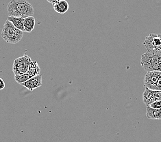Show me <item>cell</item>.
Masks as SVG:
<instances>
[{"mask_svg":"<svg viewBox=\"0 0 161 142\" xmlns=\"http://www.w3.org/2000/svg\"><path fill=\"white\" fill-rule=\"evenodd\" d=\"M8 17L25 18L34 16V10L32 5L27 0H11L7 5Z\"/></svg>","mask_w":161,"mask_h":142,"instance_id":"1","label":"cell"},{"mask_svg":"<svg viewBox=\"0 0 161 142\" xmlns=\"http://www.w3.org/2000/svg\"><path fill=\"white\" fill-rule=\"evenodd\" d=\"M161 71H148L147 72L144 77V86L147 87L149 89L153 90L155 84L158 81Z\"/></svg>","mask_w":161,"mask_h":142,"instance_id":"7","label":"cell"},{"mask_svg":"<svg viewBox=\"0 0 161 142\" xmlns=\"http://www.w3.org/2000/svg\"><path fill=\"white\" fill-rule=\"evenodd\" d=\"M32 60L26 54L15 59L13 64V71L14 75H19L26 73L28 71L29 64Z\"/></svg>","mask_w":161,"mask_h":142,"instance_id":"4","label":"cell"},{"mask_svg":"<svg viewBox=\"0 0 161 142\" xmlns=\"http://www.w3.org/2000/svg\"><path fill=\"white\" fill-rule=\"evenodd\" d=\"M143 101L146 106H149L156 101H161V90H150L145 87L143 94Z\"/></svg>","mask_w":161,"mask_h":142,"instance_id":"6","label":"cell"},{"mask_svg":"<svg viewBox=\"0 0 161 142\" xmlns=\"http://www.w3.org/2000/svg\"><path fill=\"white\" fill-rule=\"evenodd\" d=\"M24 21V32L30 33L32 32V30L34 29L35 27V18L33 16L23 18Z\"/></svg>","mask_w":161,"mask_h":142,"instance_id":"10","label":"cell"},{"mask_svg":"<svg viewBox=\"0 0 161 142\" xmlns=\"http://www.w3.org/2000/svg\"><path fill=\"white\" fill-rule=\"evenodd\" d=\"M47 1L48 2H49V3H51V2H52V0H47Z\"/></svg>","mask_w":161,"mask_h":142,"instance_id":"19","label":"cell"},{"mask_svg":"<svg viewBox=\"0 0 161 142\" xmlns=\"http://www.w3.org/2000/svg\"><path fill=\"white\" fill-rule=\"evenodd\" d=\"M149 107L153 109H161V101H156L149 105Z\"/></svg>","mask_w":161,"mask_h":142,"instance_id":"15","label":"cell"},{"mask_svg":"<svg viewBox=\"0 0 161 142\" xmlns=\"http://www.w3.org/2000/svg\"><path fill=\"white\" fill-rule=\"evenodd\" d=\"M6 87V83L4 82V81L3 79L0 77V90H3Z\"/></svg>","mask_w":161,"mask_h":142,"instance_id":"17","label":"cell"},{"mask_svg":"<svg viewBox=\"0 0 161 142\" xmlns=\"http://www.w3.org/2000/svg\"><path fill=\"white\" fill-rule=\"evenodd\" d=\"M141 66L147 72L158 71V51H147L143 53L141 56Z\"/></svg>","mask_w":161,"mask_h":142,"instance_id":"3","label":"cell"},{"mask_svg":"<svg viewBox=\"0 0 161 142\" xmlns=\"http://www.w3.org/2000/svg\"><path fill=\"white\" fill-rule=\"evenodd\" d=\"M24 32L15 28L12 23L7 19L3 25L1 36L8 43L17 44L22 40Z\"/></svg>","mask_w":161,"mask_h":142,"instance_id":"2","label":"cell"},{"mask_svg":"<svg viewBox=\"0 0 161 142\" xmlns=\"http://www.w3.org/2000/svg\"><path fill=\"white\" fill-rule=\"evenodd\" d=\"M146 116L150 120H161V109H153L146 106Z\"/></svg>","mask_w":161,"mask_h":142,"instance_id":"9","label":"cell"},{"mask_svg":"<svg viewBox=\"0 0 161 142\" xmlns=\"http://www.w3.org/2000/svg\"><path fill=\"white\" fill-rule=\"evenodd\" d=\"M153 90H161V72H160V75L159 78L157 81L156 83L155 84V86L153 88Z\"/></svg>","mask_w":161,"mask_h":142,"instance_id":"16","label":"cell"},{"mask_svg":"<svg viewBox=\"0 0 161 142\" xmlns=\"http://www.w3.org/2000/svg\"><path fill=\"white\" fill-rule=\"evenodd\" d=\"M31 77H30L28 72L22 75H14L15 81H16V82L17 83H19V84L25 82L27 80H28Z\"/></svg>","mask_w":161,"mask_h":142,"instance_id":"14","label":"cell"},{"mask_svg":"<svg viewBox=\"0 0 161 142\" xmlns=\"http://www.w3.org/2000/svg\"><path fill=\"white\" fill-rule=\"evenodd\" d=\"M158 55H159V67H158V71H161V51H158Z\"/></svg>","mask_w":161,"mask_h":142,"instance_id":"18","label":"cell"},{"mask_svg":"<svg viewBox=\"0 0 161 142\" xmlns=\"http://www.w3.org/2000/svg\"><path fill=\"white\" fill-rule=\"evenodd\" d=\"M53 9L57 13L63 14L69 10V3L66 0H60L59 2L53 5Z\"/></svg>","mask_w":161,"mask_h":142,"instance_id":"11","label":"cell"},{"mask_svg":"<svg viewBox=\"0 0 161 142\" xmlns=\"http://www.w3.org/2000/svg\"><path fill=\"white\" fill-rule=\"evenodd\" d=\"M41 69L39 66V64L35 60H32L29 64V68L28 71V73L30 77H33L34 76H36L40 74Z\"/></svg>","mask_w":161,"mask_h":142,"instance_id":"12","label":"cell"},{"mask_svg":"<svg viewBox=\"0 0 161 142\" xmlns=\"http://www.w3.org/2000/svg\"><path fill=\"white\" fill-rule=\"evenodd\" d=\"M8 20L12 23V24L17 28V29L24 32V21H23V18L17 17H8Z\"/></svg>","mask_w":161,"mask_h":142,"instance_id":"13","label":"cell"},{"mask_svg":"<svg viewBox=\"0 0 161 142\" xmlns=\"http://www.w3.org/2000/svg\"><path fill=\"white\" fill-rule=\"evenodd\" d=\"M21 85L27 88L28 90L33 91L34 90L36 89V88L39 87L43 85V82H42V75L39 74L36 76H33V77L27 80L25 82L21 83Z\"/></svg>","mask_w":161,"mask_h":142,"instance_id":"8","label":"cell"},{"mask_svg":"<svg viewBox=\"0 0 161 142\" xmlns=\"http://www.w3.org/2000/svg\"><path fill=\"white\" fill-rule=\"evenodd\" d=\"M143 45L147 51H161V34H149L145 38Z\"/></svg>","mask_w":161,"mask_h":142,"instance_id":"5","label":"cell"}]
</instances>
